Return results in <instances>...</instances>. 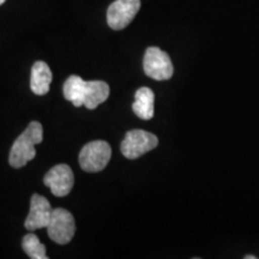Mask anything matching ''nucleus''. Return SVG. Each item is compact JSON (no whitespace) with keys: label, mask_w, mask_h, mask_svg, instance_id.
Masks as SVG:
<instances>
[{"label":"nucleus","mask_w":259,"mask_h":259,"mask_svg":"<svg viewBox=\"0 0 259 259\" xmlns=\"http://www.w3.org/2000/svg\"><path fill=\"white\" fill-rule=\"evenodd\" d=\"M44 139V127L38 121H31L24 132L16 139L9 154V163L14 168H22L36 156L35 145Z\"/></svg>","instance_id":"f257e3e1"},{"label":"nucleus","mask_w":259,"mask_h":259,"mask_svg":"<svg viewBox=\"0 0 259 259\" xmlns=\"http://www.w3.org/2000/svg\"><path fill=\"white\" fill-rule=\"evenodd\" d=\"M112 157V149L105 141H94L85 144L79 153V164L88 173L105 169Z\"/></svg>","instance_id":"f03ea898"},{"label":"nucleus","mask_w":259,"mask_h":259,"mask_svg":"<svg viewBox=\"0 0 259 259\" xmlns=\"http://www.w3.org/2000/svg\"><path fill=\"white\" fill-rule=\"evenodd\" d=\"M157 144L158 139L154 134L144 131V130H131L125 135L120 149L126 158L136 160L149 151L154 150Z\"/></svg>","instance_id":"7ed1b4c3"},{"label":"nucleus","mask_w":259,"mask_h":259,"mask_svg":"<svg viewBox=\"0 0 259 259\" xmlns=\"http://www.w3.org/2000/svg\"><path fill=\"white\" fill-rule=\"evenodd\" d=\"M76 226L72 213L63 208H57L52 212L47 226L48 236L58 245H66L73 239Z\"/></svg>","instance_id":"20e7f679"},{"label":"nucleus","mask_w":259,"mask_h":259,"mask_svg":"<svg viewBox=\"0 0 259 259\" xmlns=\"http://www.w3.org/2000/svg\"><path fill=\"white\" fill-rule=\"evenodd\" d=\"M143 69L145 74L155 80L169 79L174 72L169 56L158 47H149L145 51Z\"/></svg>","instance_id":"39448f33"},{"label":"nucleus","mask_w":259,"mask_h":259,"mask_svg":"<svg viewBox=\"0 0 259 259\" xmlns=\"http://www.w3.org/2000/svg\"><path fill=\"white\" fill-rule=\"evenodd\" d=\"M141 9V0H115L107 11V23L113 30H121L134 21Z\"/></svg>","instance_id":"423d86ee"},{"label":"nucleus","mask_w":259,"mask_h":259,"mask_svg":"<svg viewBox=\"0 0 259 259\" xmlns=\"http://www.w3.org/2000/svg\"><path fill=\"white\" fill-rule=\"evenodd\" d=\"M44 183L50 187L51 192L56 197H65L73 187V171L67 164H57L47 171L44 178Z\"/></svg>","instance_id":"0eeeda50"},{"label":"nucleus","mask_w":259,"mask_h":259,"mask_svg":"<svg viewBox=\"0 0 259 259\" xmlns=\"http://www.w3.org/2000/svg\"><path fill=\"white\" fill-rule=\"evenodd\" d=\"M52 212H53V209H52L47 198L37 193L32 194L30 200V210H29L28 218L24 222L25 228L29 232L47 228L48 223L51 221Z\"/></svg>","instance_id":"6e6552de"},{"label":"nucleus","mask_w":259,"mask_h":259,"mask_svg":"<svg viewBox=\"0 0 259 259\" xmlns=\"http://www.w3.org/2000/svg\"><path fill=\"white\" fill-rule=\"evenodd\" d=\"M52 83V71L45 61H36L31 67L30 89L35 95H46Z\"/></svg>","instance_id":"1a4fd4ad"},{"label":"nucleus","mask_w":259,"mask_h":259,"mask_svg":"<svg viewBox=\"0 0 259 259\" xmlns=\"http://www.w3.org/2000/svg\"><path fill=\"white\" fill-rule=\"evenodd\" d=\"M155 95L150 88L143 87L135 94V102L132 105L134 113L143 120H150L154 116Z\"/></svg>","instance_id":"9d476101"},{"label":"nucleus","mask_w":259,"mask_h":259,"mask_svg":"<svg viewBox=\"0 0 259 259\" xmlns=\"http://www.w3.org/2000/svg\"><path fill=\"white\" fill-rule=\"evenodd\" d=\"M109 85L103 80H90L87 82L85 97H84V107L88 109H95L108 99Z\"/></svg>","instance_id":"9b49d317"},{"label":"nucleus","mask_w":259,"mask_h":259,"mask_svg":"<svg viewBox=\"0 0 259 259\" xmlns=\"http://www.w3.org/2000/svg\"><path fill=\"white\" fill-rule=\"evenodd\" d=\"M87 82L79 76H70L64 83V96L74 107L84 106Z\"/></svg>","instance_id":"f8f14e48"},{"label":"nucleus","mask_w":259,"mask_h":259,"mask_svg":"<svg viewBox=\"0 0 259 259\" xmlns=\"http://www.w3.org/2000/svg\"><path fill=\"white\" fill-rule=\"evenodd\" d=\"M22 246L25 253L28 254L29 258L31 259H47L46 254V247L34 233H29L23 238L22 241Z\"/></svg>","instance_id":"ddd939ff"},{"label":"nucleus","mask_w":259,"mask_h":259,"mask_svg":"<svg viewBox=\"0 0 259 259\" xmlns=\"http://www.w3.org/2000/svg\"><path fill=\"white\" fill-rule=\"evenodd\" d=\"M244 258H245V259H258L257 255H251V254H247V255H245Z\"/></svg>","instance_id":"4468645a"},{"label":"nucleus","mask_w":259,"mask_h":259,"mask_svg":"<svg viewBox=\"0 0 259 259\" xmlns=\"http://www.w3.org/2000/svg\"><path fill=\"white\" fill-rule=\"evenodd\" d=\"M5 2H6V0H0V5H3V4H4Z\"/></svg>","instance_id":"2eb2a0df"}]
</instances>
